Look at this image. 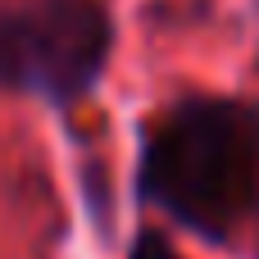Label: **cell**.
Listing matches in <instances>:
<instances>
[{
    "mask_svg": "<svg viewBox=\"0 0 259 259\" xmlns=\"http://www.w3.org/2000/svg\"><path fill=\"white\" fill-rule=\"evenodd\" d=\"M137 191L164 219L237 259H259V105L168 100L141 127Z\"/></svg>",
    "mask_w": 259,
    "mask_h": 259,
    "instance_id": "obj_1",
    "label": "cell"
},
{
    "mask_svg": "<svg viewBox=\"0 0 259 259\" xmlns=\"http://www.w3.org/2000/svg\"><path fill=\"white\" fill-rule=\"evenodd\" d=\"M114 59V18L100 0H14L0 5V91L77 105Z\"/></svg>",
    "mask_w": 259,
    "mask_h": 259,
    "instance_id": "obj_2",
    "label": "cell"
},
{
    "mask_svg": "<svg viewBox=\"0 0 259 259\" xmlns=\"http://www.w3.org/2000/svg\"><path fill=\"white\" fill-rule=\"evenodd\" d=\"M127 259H182V255H178V250H173L159 232H150V228H146V232H137V237H132Z\"/></svg>",
    "mask_w": 259,
    "mask_h": 259,
    "instance_id": "obj_3",
    "label": "cell"
}]
</instances>
